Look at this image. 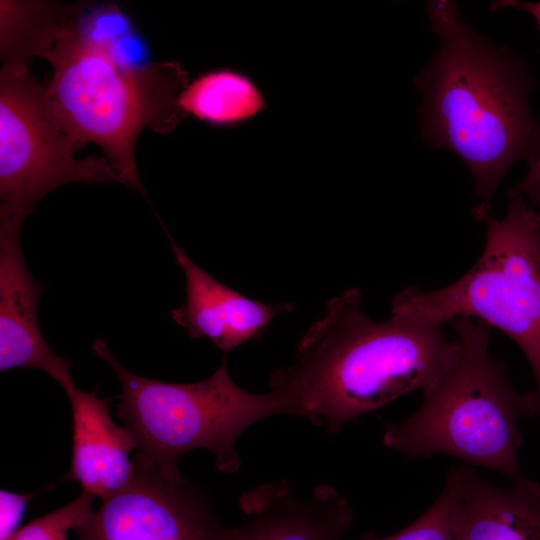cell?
I'll return each instance as SVG.
<instances>
[{
    "mask_svg": "<svg viewBox=\"0 0 540 540\" xmlns=\"http://www.w3.org/2000/svg\"><path fill=\"white\" fill-rule=\"evenodd\" d=\"M426 8L439 48L416 79L422 135L462 160L474 195L490 204L510 167L537 153L539 123L529 105L535 81L525 59L470 28L454 1Z\"/></svg>",
    "mask_w": 540,
    "mask_h": 540,
    "instance_id": "6da1fadb",
    "label": "cell"
},
{
    "mask_svg": "<svg viewBox=\"0 0 540 540\" xmlns=\"http://www.w3.org/2000/svg\"><path fill=\"white\" fill-rule=\"evenodd\" d=\"M458 353L442 325L392 315L376 322L364 312L361 292L349 288L329 300L301 338L295 362L274 372L270 386L295 415L335 433L404 394L429 390Z\"/></svg>",
    "mask_w": 540,
    "mask_h": 540,
    "instance_id": "7a4b0ae2",
    "label": "cell"
},
{
    "mask_svg": "<svg viewBox=\"0 0 540 540\" xmlns=\"http://www.w3.org/2000/svg\"><path fill=\"white\" fill-rule=\"evenodd\" d=\"M84 12L64 26L43 57L52 68L48 99L79 149L97 144L126 186L144 193L135 160L138 136L145 128L170 133L181 123L179 99L188 75L175 61L121 62L90 31Z\"/></svg>",
    "mask_w": 540,
    "mask_h": 540,
    "instance_id": "3957f363",
    "label": "cell"
},
{
    "mask_svg": "<svg viewBox=\"0 0 540 540\" xmlns=\"http://www.w3.org/2000/svg\"><path fill=\"white\" fill-rule=\"evenodd\" d=\"M450 324L455 362L413 415L386 427L383 443L408 458L453 456L522 481L519 423L537 414L535 396L517 391L505 363L491 356L489 326L469 317Z\"/></svg>",
    "mask_w": 540,
    "mask_h": 540,
    "instance_id": "277c9868",
    "label": "cell"
},
{
    "mask_svg": "<svg viewBox=\"0 0 540 540\" xmlns=\"http://www.w3.org/2000/svg\"><path fill=\"white\" fill-rule=\"evenodd\" d=\"M505 216L490 204L472 211L485 227V245L474 266L445 287L409 286L391 299V315L444 326L469 317L499 329L528 360L540 419V210L524 196L510 199Z\"/></svg>",
    "mask_w": 540,
    "mask_h": 540,
    "instance_id": "5b68a950",
    "label": "cell"
},
{
    "mask_svg": "<svg viewBox=\"0 0 540 540\" xmlns=\"http://www.w3.org/2000/svg\"><path fill=\"white\" fill-rule=\"evenodd\" d=\"M92 348L113 369L122 393L118 415L139 453L162 473L181 477L179 459L188 451H211L222 472H235L240 435L251 425L275 415H295L280 391L256 394L239 387L229 376L226 357L205 380L168 383L145 378L125 368L100 339Z\"/></svg>",
    "mask_w": 540,
    "mask_h": 540,
    "instance_id": "8992f818",
    "label": "cell"
},
{
    "mask_svg": "<svg viewBox=\"0 0 540 540\" xmlns=\"http://www.w3.org/2000/svg\"><path fill=\"white\" fill-rule=\"evenodd\" d=\"M78 146L57 120L47 85L29 68L0 71V222L22 225L52 190L71 182L121 183L105 157L76 159Z\"/></svg>",
    "mask_w": 540,
    "mask_h": 540,
    "instance_id": "52a82bcc",
    "label": "cell"
},
{
    "mask_svg": "<svg viewBox=\"0 0 540 540\" xmlns=\"http://www.w3.org/2000/svg\"><path fill=\"white\" fill-rule=\"evenodd\" d=\"M133 462L129 482L76 530L79 540H223L226 529L196 486L140 453Z\"/></svg>",
    "mask_w": 540,
    "mask_h": 540,
    "instance_id": "ba28073f",
    "label": "cell"
},
{
    "mask_svg": "<svg viewBox=\"0 0 540 540\" xmlns=\"http://www.w3.org/2000/svg\"><path fill=\"white\" fill-rule=\"evenodd\" d=\"M21 226L0 222V371L39 369L64 389L74 382L72 364L50 348L40 330L37 306L44 287L26 265Z\"/></svg>",
    "mask_w": 540,
    "mask_h": 540,
    "instance_id": "9c48e42d",
    "label": "cell"
},
{
    "mask_svg": "<svg viewBox=\"0 0 540 540\" xmlns=\"http://www.w3.org/2000/svg\"><path fill=\"white\" fill-rule=\"evenodd\" d=\"M242 526L223 540H341L353 521L349 501L331 486L301 495L285 481L248 490L240 499Z\"/></svg>",
    "mask_w": 540,
    "mask_h": 540,
    "instance_id": "30bf717a",
    "label": "cell"
},
{
    "mask_svg": "<svg viewBox=\"0 0 540 540\" xmlns=\"http://www.w3.org/2000/svg\"><path fill=\"white\" fill-rule=\"evenodd\" d=\"M175 260L185 275L186 302L171 311L172 319L194 339L206 337L228 353L260 334L291 304L250 299L217 281L195 264L167 233Z\"/></svg>",
    "mask_w": 540,
    "mask_h": 540,
    "instance_id": "8fae6325",
    "label": "cell"
},
{
    "mask_svg": "<svg viewBox=\"0 0 540 540\" xmlns=\"http://www.w3.org/2000/svg\"><path fill=\"white\" fill-rule=\"evenodd\" d=\"M72 408L73 444L68 478L83 492L102 500L122 489L131 479L136 448L125 426H117L106 400L84 392L75 382L64 388Z\"/></svg>",
    "mask_w": 540,
    "mask_h": 540,
    "instance_id": "7c38bea8",
    "label": "cell"
},
{
    "mask_svg": "<svg viewBox=\"0 0 540 540\" xmlns=\"http://www.w3.org/2000/svg\"><path fill=\"white\" fill-rule=\"evenodd\" d=\"M458 488L454 540H540V482L493 485L468 466L451 468Z\"/></svg>",
    "mask_w": 540,
    "mask_h": 540,
    "instance_id": "4fadbf2b",
    "label": "cell"
},
{
    "mask_svg": "<svg viewBox=\"0 0 540 540\" xmlns=\"http://www.w3.org/2000/svg\"><path fill=\"white\" fill-rule=\"evenodd\" d=\"M87 3L38 0L0 1V56L3 64L29 68L43 58L64 26L86 10Z\"/></svg>",
    "mask_w": 540,
    "mask_h": 540,
    "instance_id": "5bb4252c",
    "label": "cell"
},
{
    "mask_svg": "<svg viewBox=\"0 0 540 540\" xmlns=\"http://www.w3.org/2000/svg\"><path fill=\"white\" fill-rule=\"evenodd\" d=\"M179 105L184 114L211 125L243 123L264 107L259 89L245 75L230 69L207 72L182 92Z\"/></svg>",
    "mask_w": 540,
    "mask_h": 540,
    "instance_id": "9a60e30c",
    "label": "cell"
},
{
    "mask_svg": "<svg viewBox=\"0 0 540 540\" xmlns=\"http://www.w3.org/2000/svg\"><path fill=\"white\" fill-rule=\"evenodd\" d=\"M457 499V481L450 468L443 490L431 507L414 522L386 537L369 532L358 540H454Z\"/></svg>",
    "mask_w": 540,
    "mask_h": 540,
    "instance_id": "2e32d148",
    "label": "cell"
},
{
    "mask_svg": "<svg viewBox=\"0 0 540 540\" xmlns=\"http://www.w3.org/2000/svg\"><path fill=\"white\" fill-rule=\"evenodd\" d=\"M94 498L82 492L65 506L21 527L11 540H68L69 531H76L93 514Z\"/></svg>",
    "mask_w": 540,
    "mask_h": 540,
    "instance_id": "e0dca14e",
    "label": "cell"
},
{
    "mask_svg": "<svg viewBox=\"0 0 540 540\" xmlns=\"http://www.w3.org/2000/svg\"><path fill=\"white\" fill-rule=\"evenodd\" d=\"M35 493L0 491V540H11L19 531L20 523Z\"/></svg>",
    "mask_w": 540,
    "mask_h": 540,
    "instance_id": "ac0fdd59",
    "label": "cell"
},
{
    "mask_svg": "<svg viewBox=\"0 0 540 540\" xmlns=\"http://www.w3.org/2000/svg\"><path fill=\"white\" fill-rule=\"evenodd\" d=\"M539 123V144L538 150L534 158L528 164V171L526 175L514 186L508 193L507 198L511 199L516 196H520L526 192L530 187L540 184V120Z\"/></svg>",
    "mask_w": 540,
    "mask_h": 540,
    "instance_id": "d6986e66",
    "label": "cell"
},
{
    "mask_svg": "<svg viewBox=\"0 0 540 540\" xmlns=\"http://www.w3.org/2000/svg\"><path fill=\"white\" fill-rule=\"evenodd\" d=\"M500 8H515L531 15L540 30V2H522L515 0L495 1L491 4V10Z\"/></svg>",
    "mask_w": 540,
    "mask_h": 540,
    "instance_id": "ffe728a7",
    "label": "cell"
},
{
    "mask_svg": "<svg viewBox=\"0 0 540 540\" xmlns=\"http://www.w3.org/2000/svg\"><path fill=\"white\" fill-rule=\"evenodd\" d=\"M524 195H527L530 200L540 208V184L530 187L528 190H526L523 196Z\"/></svg>",
    "mask_w": 540,
    "mask_h": 540,
    "instance_id": "44dd1931",
    "label": "cell"
}]
</instances>
